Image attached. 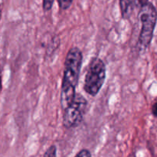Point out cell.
Returning <instances> with one entry per match:
<instances>
[{"label": "cell", "mask_w": 157, "mask_h": 157, "mask_svg": "<svg viewBox=\"0 0 157 157\" xmlns=\"http://www.w3.org/2000/svg\"><path fill=\"white\" fill-rule=\"evenodd\" d=\"M82 61L81 51L77 47L71 48L66 55L61 82L60 104L63 110L71 104L77 94L75 90L79 80Z\"/></svg>", "instance_id": "cell-1"}, {"label": "cell", "mask_w": 157, "mask_h": 157, "mask_svg": "<svg viewBox=\"0 0 157 157\" xmlns=\"http://www.w3.org/2000/svg\"><path fill=\"white\" fill-rule=\"evenodd\" d=\"M106 78V66L98 57L91 58L87 67L84 89L87 94L95 97L100 92Z\"/></svg>", "instance_id": "cell-2"}, {"label": "cell", "mask_w": 157, "mask_h": 157, "mask_svg": "<svg viewBox=\"0 0 157 157\" xmlns=\"http://www.w3.org/2000/svg\"><path fill=\"white\" fill-rule=\"evenodd\" d=\"M139 18L142 22L139 43L140 47L145 50L151 43L156 25L157 11L155 6L149 2L142 5L139 12Z\"/></svg>", "instance_id": "cell-3"}, {"label": "cell", "mask_w": 157, "mask_h": 157, "mask_svg": "<svg viewBox=\"0 0 157 157\" xmlns=\"http://www.w3.org/2000/svg\"><path fill=\"white\" fill-rule=\"evenodd\" d=\"M87 101L82 94L77 93L71 104L64 110L63 125L67 129L75 128L81 124L87 109Z\"/></svg>", "instance_id": "cell-4"}, {"label": "cell", "mask_w": 157, "mask_h": 157, "mask_svg": "<svg viewBox=\"0 0 157 157\" xmlns=\"http://www.w3.org/2000/svg\"><path fill=\"white\" fill-rule=\"evenodd\" d=\"M120 7L123 18H129L133 12V0H120Z\"/></svg>", "instance_id": "cell-5"}, {"label": "cell", "mask_w": 157, "mask_h": 157, "mask_svg": "<svg viewBox=\"0 0 157 157\" xmlns=\"http://www.w3.org/2000/svg\"><path fill=\"white\" fill-rule=\"evenodd\" d=\"M57 1L60 9L61 10H66L71 7L74 0H57Z\"/></svg>", "instance_id": "cell-6"}, {"label": "cell", "mask_w": 157, "mask_h": 157, "mask_svg": "<svg viewBox=\"0 0 157 157\" xmlns=\"http://www.w3.org/2000/svg\"><path fill=\"white\" fill-rule=\"evenodd\" d=\"M56 153H57V150H56V147L54 145L51 146L46 152L44 153V156L43 157H56Z\"/></svg>", "instance_id": "cell-7"}, {"label": "cell", "mask_w": 157, "mask_h": 157, "mask_svg": "<svg viewBox=\"0 0 157 157\" xmlns=\"http://www.w3.org/2000/svg\"><path fill=\"white\" fill-rule=\"evenodd\" d=\"M54 2H55V0H43L42 2L43 9H44L45 12H47V11H50L51 9H52V6H53Z\"/></svg>", "instance_id": "cell-8"}, {"label": "cell", "mask_w": 157, "mask_h": 157, "mask_svg": "<svg viewBox=\"0 0 157 157\" xmlns=\"http://www.w3.org/2000/svg\"><path fill=\"white\" fill-rule=\"evenodd\" d=\"M75 157H91V153L88 150H81L79 153H77V155Z\"/></svg>", "instance_id": "cell-9"}, {"label": "cell", "mask_w": 157, "mask_h": 157, "mask_svg": "<svg viewBox=\"0 0 157 157\" xmlns=\"http://www.w3.org/2000/svg\"><path fill=\"white\" fill-rule=\"evenodd\" d=\"M152 113L153 116L157 117V102L154 103L153 105L152 106Z\"/></svg>", "instance_id": "cell-10"}, {"label": "cell", "mask_w": 157, "mask_h": 157, "mask_svg": "<svg viewBox=\"0 0 157 157\" xmlns=\"http://www.w3.org/2000/svg\"><path fill=\"white\" fill-rule=\"evenodd\" d=\"M137 2H139V4H140V6H142V5L145 4V3L148 2L149 0H137Z\"/></svg>", "instance_id": "cell-11"}, {"label": "cell", "mask_w": 157, "mask_h": 157, "mask_svg": "<svg viewBox=\"0 0 157 157\" xmlns=\"http://www.w3.org/2000/svg\"><path fill=\"white\" fill-rule=\"evenodd\" d=\"M2 88V75L0 72V92H1Z\"/></svg>", "instance_id": "cell-12"}, {"label": "cell", "mask_w": 157, "mask_h": 157, "mask_svg": "<svg viewBox=\"0 0 157 157\" xmlns=\"http://www.w3.org/2000/svg\"><path fill=\"white\" fill-rule=\"evenodd\" d=\"M1 16H2V10H1V8H0V19H1Z\"/></svg>", "instance_id": "cell-13"}]
</instances>
